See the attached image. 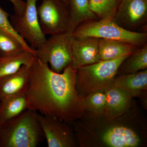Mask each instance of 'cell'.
<instances>
[{
  "label": "cell",
  "mask_w": 147,
  "mask_h": 147,
  "mask_svg": "<svg viewBox=\"0 0 147 147\" xmlns=\"http://www.w3.org/2000/svg\"><path fill=\"white\" fill-rule=\"evenodd\" d=\"M76 69L71 63L61 73L36 58L32 64L26 94L28 109L70 125L83 117L84 98L76 92Z\"/></svg>",
  "instance_id": "1"
},
{
  "label": "cell",
  "mask_w": 147,
  "mask_h": 147,
  "mask_svg": "<svg viewBox=\"0 0 147 147\" xmlns=\"http://www.w3.org/2000/svg\"><path fill=\"white\" fill-rule=\"evenodd\" d=\"M146 121L136 105L114 118L85 112L70 125L80 147H137L146 146Z\"/></svg>",
  "instance_id": "2"
},
{
  "label": "cell",
  "mask_w": 147,
  "mask_h": 147,
  "mask_svg": "<svg viewBox=\"0 0 147 147\" xmlns=\"http://www.w3.org/2000/svg\"><path fill=\"white\" fill-rule=\"evenodd\" d=\"M37 112L28 109L0 125V147H36L45 139Z\"/></svg>",
  "instance_id": "3"
},
{
  "label": "cell",
  "mask_w": 147,
  "mask_h": 147,
  "mask_svg": "<svg viewBox=\"0 0 147 147\" xmlns=\"http://www.w3.org/2000/svg\"><path fill=\"white\" fill-rule=\"evenodd\" d=\"M129 55L100 60L76 69L75 87L78 95L84 98L90 94L105 92L113 86L119 67Z\"/></svg>",
  "instance_id": "4"
},
{
  "label": "cell",
  "mask_w": 147,
  "mask_h": 147,
  "mask_svg": "<svg viewBox=\"0 0 147 147\" xmlns=\"http://www.w3.org/2000/svg\"><path fill=\"white\" fill-rule=\"evenodd\" d=\"M75 38L91 37L128 42L141 47L147 44V32L130 31L120 26L113 19L92 20L84 22L75 29Z\"/></svg>",
  "instance_id": "5"
},
{
  "label": "cell",
  "mask_w": 147,
  "mask_h": 147,
  "mask_svg": "<svg viewBox=\"0 0 147 147\" xmlns=\"http://www.w3.org/2000/svg\"><path fill=\"white\" fill-rule=\"evenodd\" d=\"M73 36L65 33L50 36L40 47L35 49L36 57L50 65L51 70L61 73L71 63Z\"/></svg>",
  "instance_id": "6"
},
{
  "label": "cell",
  "mask_w": 147,
  "mask_h": 147,
  "mask_svg": "<svg viewBox=\"0 0 147 147\" xmlns=\"http://www.w3.org/2000/svg\"><path fill=\"white\" fill-rule=\"evenodd\" d=\"M38 0H26V8L21 16L10 15L9 21L15 31L34 50L46 40L40 26L36 4Z\"/></svg>",
  "instance_id": "7"
},
{
  "label": "cell",
  "mask_w": 147,
  "mask_h": 147,
  "mask_svg": "<svg viewBox=\"0 0 147 147\" xmlns=\"http://www.w3.org/2000/svg\"><path fill=\"white\" fill-rule=\"evenodd\" d=\"M37 12L40 26L45 35L68 33V7L61 0H42L37 7Z\"/></svg>",
  "instance_id": "8"
},
{
  "label": "cell",
  "mask_w": 147,
  "mask_h": 147,
  "mask_svg": "<svg viewBox=\"0 0 147 147\" xmlns=\"http://www.w3.org/2000/svg\"><path fill=\"white\" fill-rule=\"evenodd\" d=\"M113 20L130 31L147 32V0H121Z\"/></svg>",
  "instance_id": "9"
},
{
  "label": "cell",
  "mask_w": 147,
  "mask_h": 147,
  "mask_svg": "<svg viewBox=\"0 0 147 147\" xmlns=\"http://www.w3.org/2000/svg\"><path fill=\"white\" fill-rule=\"evenodd\" d=\"M37 118L47 141V146H79L70 125L59 119L38 113Z\"/></svg>",
  "instance_id": "10"
},
{
  "label": "cell",
  "mask_w": 147,
  "mask_h": 147,
  "mask_svg": "<svg viewBox=\"0 0 147 147\" xmlns=\"http://www.w3.org/2000/svg\"><path fill=\"white\" fill-rule=\"evenodd\" d=\"M99 40L91 37L80 38L73 37L71 65L75 69L101 60L98 48Z\"/></svg>",
  "instance_id": "11"
},
{
  "label": "cell",
  "mask_w": 147,
  "mask_h": 147,
  "mask_svg": "<svg viewBox=\"0 0 147 147\" xmlns=\"http://www.w3.org/2000/svg\"><path fill=\"white\" fill-rule=\"evenodd\" d=\"M113 86L125 92L133 98H140L145 108L147 107V69L116 76Z\"/></svg>",
  "instance_id": "12"
},
{
  "label": "cell",
  "mask_w": 147,
  "mask_h": 147,
  "mask_svg": "<svg viewBox=\"0 0 147 147\" xmlns=\"http://www.w3.org/2000/svg\"><path fill=\"white\" fill-rule=\"evenodd\" d=\"M106 103L102 115L109 118L121 115L136 105L134 98L126 92L113 86L105 92Z\"/></svg>",
  "instance_id": "13"
},
{
  "label": "cell",
  "mask_w": 147,
  "mask_h": 147,
  "mask_svg": "<svg viewBox=\"0 0 147 147\" xmlns=\"http://www.w3.org/2000/svg\"><path fill=\"white\" fill-rule=\"evenodd\" d=\"M31 65H24L15 73L0 79V100L26 92Z\"/></svg>",
  "instance_id": "14"
},
{
  "label": "cell",
  "mask_w": 147,
  "mask_h": 147,
  "mask_svg": "<svg viewBox=\"0 0 147 147\" xmlns=\"http://www.w3.org/2000/svg\"><path fill=\"white\" fill-rule=\"evenodd\" d=\"M28 108L26 92L0 100V125L20 115Z\"/></svg>",
  "instance_id": "15"
},
{
  "label": "cell",
  "mask_w": 147,
  "mask_h": 147,
  "mask_svg": "<svg viewBox=\"0 0 147 147\" xmlns=\"http://www.w3.org/2000/svg\"><path fill=\"white\" fill-rule=\"evenodd\" d=\"M69 16L68 33L72 34L79 25L86 21L98 20L89 8V0H67Z\"/></svg>",
  "instance_id": "16"
},
{
  "label": "cell",
  "mask_w": 147,
  "mask_h": 147,
  "mask_svg": "<svg viewBox=\"0 0 147 147\" xmlns=\"http://www.w3.org/2000/svg\"><path fill=\"white\" fill-rule=\"evenodd\" d=\"M98 48L101 60L107 61L130 55L139 48L124 41L99 38Z\"/></svg>",
  "instance_id": "17"
},
{
  "label": "cell",
  "mask_w": 147,
  "mask_h": 147,
  "mask_svg": "<svg viewBox=\"0 0 147 147\" xmlns=\"http://www.w3.org/2000/svg\"><path fill=\"white\" fill-rule=\"evenodd\" d=\"M36 58L34 54L28 51L0 56V79L15 73L24 65H32Z\"/></svg>",
  "instance_id": "18"
},
{
  "label": "cell",
  "mask_w": 147,
  "mask_h": 147,
  "mask_svg": "<svg viewBox=\"0 0 147 147\" xmlns=\"http://www.w3.org/2000/svg\"><path fill=\"white\" fill-rule=\"evenodd\" d=\"M147 69V44L138 48L123 61L116 76L136 73Z\"/></svg>",
  "instance_id": "19"
},
{
  "label": "cell",
  "mask_w": 147,
  "mask_h": 147,
  "mask_svg": "<svg viewBox=\"0 0 147 147\" xmlns=\"http://www.w3.org/2000/svg\"><path fill=\"white\" fill-rule=\"evenodd\" d=\"M121 0H89V8L99 20L113 19Z\"/></svg>",
  "instance_id": "20"
},
{
  "label": "cell",
  "mask_w": 147,
  "mask_h": 147,
  "mask_svg": "<svg viewBox=\"0 0 147 147\" xmlns=\"http://www.w3.org/2000/svg\"><path fill=\"white\" fill-rule=\"evenodd\" d=\"M24 51H27L21 42L0 28V56L14 55Z\"/></svg>",
  "instance_id": "21"
},
{
  "label": "cell",
  "mask_w": 147,
  "mask_h": 147,
  "mask_svg": "<svg viewBox=\"0 0 147 147\" xmlns=\"http://www.w3.org/2000/svg\"><path fill=\"white\" fill-rule=\"evenodd\" d=\"M85 112L94 115H102L106 103L105 92H95L84 98Z\"/></svg>",
  "instance_id": "22"
},
{
  "label": "cell",
  "mask_w": 147,
  "mask_h": 147,
  "mask_svg": "<svg viewBox=\"0 0 147 147\" xmlns=\"http://www.w3.org/2000/svg\"><path fill=\"white\" fill-rule=\"evenodd\" d=\"M9 16L10 15L0 6V28L16 38L21 42L26 51L35 54L34 49L31 47L13 29L9 21Z\"/></svg>",
  "instance_id": "23"
},
{
  "label": "cell",
  "mask_w": 147,
  "mask_h": 147,
  "mask_svg": "<svg viewBox=\"0 0 147 147\" xmlns=\"http://www.w3.org/2000/svg\"><path fill=\"white\" fill-rule=\"evenodd\" d=\"M13 5L15 14L21 16L26 8V3L23 0H9Z\"/></svg>",
  "instance_id": "24"
},
{
  "label": "cell",
  "mask_w": 147,
  "mask_h": 147,
  "mask_svg": "<svg viewBox=\"0 0 147 147\" xmlns=\"http://www.w3.org/2000/svg\"><path fill=\"white\" fill-rule=\"evenodd\" d=\"M61 1L65 3V4H66L67 5V0H61Z\"/></svg>",
  "instance_id": "25"
}]
</instances>
